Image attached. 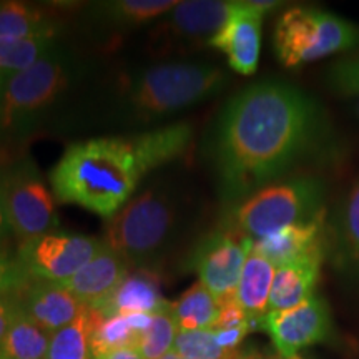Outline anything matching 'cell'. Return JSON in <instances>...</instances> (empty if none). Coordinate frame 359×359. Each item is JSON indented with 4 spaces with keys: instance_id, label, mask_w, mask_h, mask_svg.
<instances>
[{
    "instance_id": "obj_1",
    "label": "cell",
    "mask_w": 359,
    "mask_h": 359,
    "mask_svg": "<svg viewBox=\"0 0 359 359\" xmlns=\"http://www.w3.org/2000/svg\"><path fill=\"white\" fill-rule=\"evenodd\" d=\"M323 133L320 105L293 85L259 82L241 90L223 109L215 137L223 193L253 195L311 154Z\"/></svg>"
},
{
    "instance_id": "obj_2",
    "label": "cell",
    "mask_w": 359,
    "mask_h": 359,
    "mask_svg": "<svg viewBox=\"0 0 359 359\" xmlns=\"http://www.w3.org/2000/svg\"><path fill=\"white\" fill-rule=\"evenodd\" d=\"M130 140L95 138L75 143L50 173L57 201L111 218L132 198L140 182Z\"/></svg>"
},
{
    "instance_id": "obj_3",
    "label": "cell",
    "mask_w": 359,
    "mask_h": 359,
    "mask_svg": "<svg viewBox=\"0 0 359 359\" xmlns=\"http://www.w3.org/2000/svg\"><path fill=\"white\" fill-rule=\"evenodd\" d=\"M178 222L177 205L168 193L147 190L133 196L109 218L105 243L128 264L155 262L167 248Z\"/></svg>"
},
{
    "instance_id": "obj_4",
    "label": "cell",
    "mask_w": 359,
    "mask_h": 359,
    "mask_svg": "<svg viewBox=\"0 0 359 359\" xmlns=\"http://www.w3.org/2000/svg\"><path fill=\"white\" fill-rule=\"evenodd\" d=\"M325 188L314 177H298L280 183H269L250 195L233 215V230L250 238L271 235L291 226L308 223L325 212Z\"/></svg>"
},
{
    "instance_id": "obj_5",
    "label": "cell",
    "mask_w": 359,
    "mask_h": 359,
    "mask_svg": "<svg viewBox=\"0 0 359 359\" xmlns=\"http://www.w3.org/2000/svg\"><path fill=\"white\" fill-rule=\"evenodd\" d=\"M217 67L195 62H168L151 67L130 87L128 100L140 116H160L217 95L226 83Z\"/></svg>"
},
{
    "instance_id": "obj_6",
    "label": "cell",
    "mask_w": 359,
    "mask_h": 359,
    "mask_svg": "<svg viewBox=\"0 0 359 359\" xmlns=\"http://www.w3.org/2000/svg\"><path fill=\"white\" fill-rule=\"evenodd\" d=\"M278 60L298 67L359 45V27L316 7L288 8L273 35Z\"/></svg>"
},
{
    "instance_id": "obj_7",
    "label": "cell",
    "mask_w": 359,
    "mask_h": 359,
    "mask_svg": "<svg viewBox=\"0 0 359 359\" xmlns=\"http://www.w3.org/2000/svg\"><path fill=\"white\" fill-rule=\"evenodd\" d=\"M70 70L55 48L29 69L0 74V127L24 128L67 88Z\"/></svg>"
},
{
    "instance_id": "obj_8",
    "label": "cell",
    "mask_w": 359,
    "mask_h": 359,
    "mask_svg": "<svg viewBox=\"0 0 359 359\" xmlns=\"http://www.w3.org/2000/svg\"><path fill=\"white\" fill-rule=\"evenodd\" d=\"M0 183L8 226L20 243L55 230L58 218L52 193L34 165H19Z\"/></svg>"
},
{
    "instance_id": "obj_9",
    "label": "cell",
    "mask_w": 359,
    "mask_h": 359,
    "mask_svg": "<svg viewBox=\"0 0 359 359\" xmlns=\"http://www.w3.org/2000/svg\"><path fill=\"white\" fill-rule=\"evenodd\" d=\"M102 241L92 236L47 233L19 246L17 264L30 280L64 283L97 255Z\"/></svg>"
},
{
    "instance_id": "obj_10",
    "label": "cell",
    "mask_w": 359,
    "mask_h": 359,
    "mask_svg": "<svg viewBox=\"0 0 359 359\" xmlns=\"http://www.w3.org/2000/svg\"><path fill=\"white\" fill-rule=\"evenodd\" d=\"M251 248L253 240L235 230L215 231L196 246L193 268L217 302L236 296L238 283Z\"/></svg>"
},
{
    "instance_id": "obj_11",
    "label": "cell",
    "mask_w": 359,
    "mask_h": 359,
    "mask_svg": "<svg viewBox=\"0 0 359 359\" xmlns=\"http://www.w3.org/2000/svg\"><path fill=\"white\" fill-rule=\"evenodd\" d=\"M263 330L281 358L296 356L299 349L321 343L330 336V308L320 296H311L291 309L269 311L263 320Z\"/></svg>"
},
{
    "instance_id": "obj_12",
    "label": "cell",
    "mask_w": 359,
    "mask_h": 359,
    "mask_svg": "<svg viewBox=\"0 0 359 359\" xmlns=\"http://www.w3.org/2000/svg\"><path fill=\"white\" fill-rule=\"evenodd\" d=\"M238 2L223 0H187L178 2L155 30V42L161 45H180L185 42L210 43L226 24Z\"/></svg>"
},
{
    "instance_id": "obj_13",
    "label": "cell",
    "mask_w": 359,
    "mask_h": 359,
    "mask_svg": "<svg viewBox=\"0 0 359 359\" xmlns=\"http://www.w3.org/2000/svg\"><path fill=\"white\" fill-rule=\"evenodd\" d=\"M251 251L266 258L275 268L304 262L323 263L327 251L325 212L311 222L291 224L255 240Z\"/></svg>"
},
{
    "instance_id": "obj_14",
    "label": "cell",
    "mask_w": 359,
    "mask_h": 359,
    "mask_svg": "<svg viewBox=\"0 0 359 359\" xmlns=\"http://www.w3.org/2000/svg\"><path fill=\"white\" fill-rule=\"evenodd\" d=\"M263 15L251 0L238 2L226 24L210 40V45L222 50L231 69L241 75H251L258 69Z\"/></svg>"
},
{
    "instance_id": "obj_15",
    "label": "cell",
    "mask_w": 359,
    "mask_h": 359,
    "mask_svg": "<svg viewBox=\"0 0 359 359\" xmlns=\"http://www.w3.org/2000/svg\"><path fill=\"white\" fill-rule=\"evenodd\" d=\"M13 296L20 311L48 334L70 325L85 308L64 286L50 281L29 280Z\"/></svg>"
},
{
    "instance_id": "obj_16",
    "label": "cell",
    "mask_w": 359,
    "mask_h": 359,
    "mask_svg": "<svg viewBox=\"0 0 359 359\" xmlns=\"http://www.w3.org/2000/svg\"><path fill=\"white\" fill-rule=\"evenodd\" d=\"M128 275V263L115 253L105 241L100 250L77 275L60 283V286L74 294L85 306L97 308L105 302L120 281Z\"/></svg>"
},
{
    "instance_id": "obj_17",
    "label": "cell",
    "mask_w": 359,
    "mask_h": 359,
    "mask_svg": "<svg viewBox=\"0 0 359 359\" xmlns=\"http://www.w3.org/2000/svg\"><path fill=\"white\" fill-rule=\"evenodd\" d=\"M167 304L160 293V281L150 269H138L128 273L105 302L98 304L97 311L103 318L130 316V314L147 313L155 314Z\"/></svg>"
},
{
    "instance_id": "obj_18",
    "label": "cell",
    "mask_w": 359,
    "mask_h": 359,
    "mask_svg": "<svg viewBox=\"0 0 359 359\" xmlns=\"http://www.w3.org/2000/svg\"><path fill=\"white\" fill-rule=\"evenodd\" d=\"M191 142V128L187 123L156 128L130 140L142 177L151 170L178 158Z\"/></svg>"
},
{
    "instance_id": "obj_19",
    "label": "cell",
    "mask_w": 359,
    "mask_h": 359,
    "mask_svg": "<svg viewBox=\"0 0 359 359\" xmlns=\"http://www.w3.org/2000/svg\"><path fill=\"white\" fill-rule=\"evenodd\" d=\"M275 271L276 268L255 251L246 258L236 288V299L248 314L253 330H263Z\"/></svg>"
},
{
    "instance_id": "obj_20",
    "label": "cell",
    "mask_w": 359,
    "mask_h": 359,
    "mask_svg": "<svg viewBox=\"0 0 359 359\" xmlns=\"http://www.w3.org/2000/svg\"><path fill=\"white\" fill-rule=\"evenodd\" d=\"M151 320H154V314L147 313L111 318H103L102 314L93 327L92 341H90L92 359H103L120 349H137L142 336L150 327Z\"/></svg>"
},
{
    "instance_id": "obj_21",
    "label": "cell",
    "mask_w": 359,
    "mask_h": 359,
    "mask_svg": "<svg viewBox=\"0 0 359 359\" xmlns=\"http://www.w3.org/2000/svg\"><path fill=\"white\" fill-rule=\"evenodd\" d=\"M321 263L304 262L276 268L269 293V311H285L311 298L320 280Z\"/></svg>"
},
{
    "instance_id": "obj_22",
    "label": "cell",
    "mask_w": 359,
    "mask_h": 359,
    "mask_svg": "<svg viewBox=\"0 0 359 359\" xmlns=\"http://www.w3.org/2000/svg\"><path fill=\"white\" fill-rule=\"evenodd\" d=\"M58 20L45 7L27 2H0V37L2 39H53Z\"/></svg>"
},
{
    "instance_id": "obj_23",
    "label": "cell",
    "mask_w": 359,
    "mask_h": 359,
    "mask_svg": "<svg viewBox=\"0 0 359 359\" xmlns=\"http://www.w3.org/2000/svg\"><path fill=\"white\" fill-rule=\"evenodd\" d=\"M100 316V311L85 306L70 325L50 334L47 359H92L90 341Z\"/></svg>"
},
{
    "instance_id": "obj_24",
    "label": "cell",
    "mask_w": 359,
    "mask_h": 359,
    "mask_svg": "<svg viewBox=\"0 0 359 359\" xmlns=\"http://www.w3.org/2000/svg\"><path fill=\"white\" fill-rule=\"evenodd\" d=\"M48 346L50 334L19 308L0 344V359H47Z\"/></svg>"
},
{
    "instance_id": "obj_25",
    "label": "cell",
    "mask_w": 359,
    "mask_h": 359,
    "mask_svg": "<svg viewBox=\"0 0 359 359\" xmlns=\"http://www.w3.org/2000/svg\"><path fill=\"white\" fill-rule=\"evenodd\" d=\"M178 331H212L218 318V302L198 281L172 303Z\"/></svg>"
},
{
    "instance_id": "obj_26",
    "label": "cell",
    "mask_w": 359,
    "mask_h": 359,
    "mask_svg": "<svg viewBox=\"0 0 359 359\" xmlns=\"http://www.w3.org/2000/svg\"><path fill=\"white\" fill-rule=\"evenodd\" d=\"M336 251L344 268L359 273V182L349 191L338 223H336Z\"/></svg>"
},
{
    "instance_id": "obj_27",
    "label": "cell",
    "mask_w": 359,
    "mask_h": 359,
    "mask_svg": "<svg viewBox=\"0 0 359 359\" xmlns=\"http://www.w3.org/2000/svg\"><path fill=\"white\" fill-rule=\"evenodd\" d=\"M178 2L173 0H116L100 6V12L116 25H142L168 13Z\"/></svg>"
},
{
    "instance_id": "obj_28",
    "label": "cell",
    "mask_w": 359,
    "mask_h": 359,
    "mask_svg": "<svg viewBox=\"0 0 359 359\" xmlns=\"http://www.w3.org/2000/svg\"><path fill=\"white\" fill-rule=\"evenodd\" d=\"M53 48L52 39L0 37V74H15L29 69Z\"/></svg>"
},
{
    "instance_id": "obj_29",
    "label": "cell",
    "mask_w": 359,
    "mask_h": 359,
    "mask_svg": "<svg viewBox=\"0 0 359 359\" xmlns=\"http://www.w3.org/2000/svg\"><path fill=\"white\" fill-rule=\"evenodd\" d=\"M177 334L178 326L172 311V303H167L154 314L151 325L142 336L137 351L142 354L143 359H158L172 351Z\"/></svg>"
},
{
    "instance_id": "obj_30",
    "label": "cell",
    "mask_w": 359,
    "mask_h": 359,
    "mask_svg": "<svg viewBox=\"0 0 359 359\" xmlns=\"http://www.w3.org/2000/svg\"><path fill=\"white\" fill-rule=\"evenodd\" d=\"M175 351L187 359H245L240 349H224L218 344L213 331H178Z\"/></svg>"
},
{
    "instance_id": "obj_31",
    "label": "cell",
    "mask_w": 359,
    "mask_h": 359,
    "mask_svg": "<svg viewBox=\"0 0 359 359\" xmlns=\"http://www.w3.org/2000/svg\"><path fill=\"white\" fill-rule=\"evenodd\" d=\"M331 88L344 97L359 95V53L336 62L327 72Z\"/></svg>"
},
{
    "instance_id": "obj_32",
    "label": "cell",
    "mask_w": 359,
    "mask_h": 359,
    "mask_svg": "<svg viewBox=\"0 0 359 359\" xmlns=\"http://www.w3.org/2000/svg\"><path fill=\"white\" fill-rule=\"evenodd\" d=\"M233 327H250V330H253L248 314L238 303L236 296L218 302V318L215 321L212 331L233 330Z\"/></svg>"
},
{
    "instance_id": "obj_33",
    "label": "cell",
    "mask_w": 359,
    "mask_h": 359,
    "mask_svg": "<svg viewBox=\"0 0 359 359\" xmlns=\"http://www.w3.org/2000/svg\"><path fill=\"white\" fill-rule=\"evenodd\" d=\"M17 259H12L4 248H0V296H11L15 294L22 286L29 281Z\"/></svg>"
},
{
    "instance_id": "obj_34",
    "label": "cell",
    "mask_w": 359,
    "mask_h": 359,
    "mask_svg": "<svg viewBox=\"0 0 359 359\" xmlns=\"http://www.w3.org/2000/svg\"><path fill=\"white\" fill-rule=\"evenodd\" d=\"M17 311H19V304H17L15 296H0V344L6 338Z\"/></svg>"
},
{
    "instance_id": "obj_35",
    "label": "cell",
    "mask_w": 359,
    "mask_h": 359,
    "mask_svg": "<svg viewBox=\"0 0 359 359\" xmlns=\"http://www.w3.org/2000/svg\"><path fill=\"white\" fill-rule=\"evenodd\" d=\"M250 327H233V330H222V331H213L215 338H217L218 344L224 349H238L241 344V341L245 339V336L250 333Z\"/></svg>"
},
{
    "instance_id": "obj_36",
    "label": "cell",
    "mask_w": 359,
    "mask_h": 359,
    "mask_svg": "<svg viewBox=\"0 0 359 359\" xmlns=\"http://www.w3.org/2000/svg\"><path fill=\"white\" fill-rule=\"evenodd\" d=\"M8 230H11V226H8V219L6 213V201H4L2 183H0V243L6 240ZM0 248H2V246H0Z\"/></svg>"
},
{
    "instance_id": "obj_37",
    "label": "cell",
    "mask_w": 359,
    "mask_h": 359,
    "mask_svg": "<svg viewBox=\"0 0 359 359\" xmlns=\"http://www.w3.org/2000/svg\"><path fill=\"white\" fill-rule=\"evenodd\" d=\"M103 359H143V358H142V354L138 353L135 348H127V349H120V351L111 353Z\"/></svg>"
},
{
    "instance_id": "obj_38",
    "label": "cell",
    "mask_w": 359,
    "mask_h": 359,
    "mask_svg": "<svg viewBox=\"0 0 359 359\" xmlns=\"http://www.w3.org/2000/svg\"><path fill=\"white\" fill-rule=\"evenodd\" d=\"M158 359H183V356H180V354L172 349V351H168L167 354H163V356L158 358Z\"/></svg>"
},
{
    "instance_id": "obj_39",
    "label": "cell",
    "mask_w": 359,
    "mask_h": 359,
    "mask_svg": "<svg viewBox=\"0 0 359 359\" xmlns=\"http://www.w3.org/2000/svg\"><path fill=\"white\" fill-rule=\"evenodd\" d=\"M245 359H278V358H266V356H262V354H258V353H250V354H246Z\"/></svg>"
},
{
    "instance_id": "obj_40",
    "label": "cell",
    "mask_w": 359,
    "mask_h": 359,
    "mask_svg": "<svg viewBox=\"0 0 359 359\" xmlns=\"http://www.w3.org/2000/svg\"><path fill=\"white\" fill-rule=\"evenodd\" d=\"M354 109H356V114L359 116V95L356 97V103H354Z\"/></svg>"
},
{
    "instance_id": "obj_41",
    "label": "cell",
    "mask_w": 359,
    "mask_h": 359,
    "mask_svg": "<svg viewBox=\"0 0 359 359\" xmlns=\"http://www.w3.org/2000/svg\"><path fill=\"white\" fill-rule=\"evenodd\" d=\"M281 359H303L302 356H298V354H296V356H291V358H281Z\"/></svg>"
},
{
    "instance_id": "obj_42",
    "label": "cell",
    "mask_w": 359,
    "mask_h": 359,
    "mask_svg": "<svg viewBox=\"0 0 359 359\" xmlns=\"http://www.w3.org/2000/svg\"><path fill=\"white\" fill-rule=\"evenodd\" d=\"M183 359H187V358H183Z\"/></svg>"
}]
</instances>
